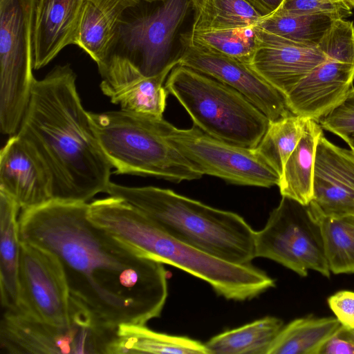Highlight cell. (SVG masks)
Returning <instances> with one entry per match:
<instances>
[{
  "label": "cell",
  "instance_id": "cell-4",
  "mask_svg": "<svg viewBox=\"0 0 354 354\" xmlns=\"http://www.w3.org/2000/svg\"><path fill=\"white\" fill-rule=\"evenodd\" d=\"M105 192L142 212L178 240L223 261L249 265L256 258L255 231L240 215L168 189L110 182Z\"/></svg>",
  "mask_w": 354,
  "mask_h": 354
},
{
  "label": "cell",
  "instance_id": "cell-34",
  "mask_svg": "<svg viewBox=\"0 0 354 354\" xmlns=\"http://www.w3.org/2000/svg\"><path fill=\"white\" fill-rule=\"evenodd\" d=\"M320 354H354V328L341 324L323 346Z\"/></svg>",
  "mask_w": 354,
  "mask_h": 354
},
{
  "label": "cell",
  "instance_id": "cell-18",
  "mask_svg": "<svg viewBox=\"0 0 354 354\" xmlns=\"http://www.w3.org/2000/svg\"><path fill=\"white\" fill-rule=\"evenodd\" d=\"M85 0H37L33 28V67L50 63L66 46L75 45Z\"/></svg>",
  "mask_w": 354,
  "mask_h": 354
},
{
  "label": "cell",
  "instance_id": "cell-22",
  "mask_svg": "<svg viewBox=\"0 0 354 354\" xmlns=\"http://www.w3.org/2000/svg\"><path fill=\"white\" fill-rule=\"evenodd\" d=\"M133 353L209 354L205 344L187 337L156 332L145 325L120 324L109 354Z\"/></svg>",
  "mask_w": 354,
  "mask_h": 354
},
{
  "label": "cell",
  "instance_id": "cell-27",
  "mask_svg": "<svg viewBox=\"0 0 354 354\" xmlns=\"http://www.w3.org/2000/svg\"><path fill=\"white\" fill-rule=\"evenodd\" d=\"M308 120L292 113L270 121L265 134L254 148L280 176L287 160L302 137Z\"/></svg>",
  "mask_w": 354,
  "mask_h": 354
},
{
  "label": "cell",
  "instance_id": "cell-37",
  "mask_svg": "<svg viewBox=\"0 0 354 354\" xmlns=\"http://www.w3.org/2000/svg\"><path fill=\"white\" fill-rule=\"evenodd\" d=\"M351 10L354 9V0H342Z\"/></svg>",
  "mask_w": 354,
  "mask_h": 354
},
{
  "label": "cell",
  "instance_id": "cell-3",
  "mask_svg": "<svg viewBox=\"0 0 354 354\" xmlns=\"http://www.w3.org/2000/svg\"><path fill=\"white\" fill-rule=\"evenodd\" d=\"M88 217L112 235L162 263L203 280L226 299H252L275 286L274 280L263 270L252 264L223 261L178 240L118 197L110 196L88 203Z\"/></svg>",
  "mask_w": 354,
  "mask_h": 354
},
{
  "label": "cell",
  "instance_id": "cell-1",
  "mask_svg": "<svg viewBox=\"0 0 354 354\" xmlns=\"http://www.w3.org/2000/svg\"><path fill=\"white\" fill-rule=\"evenodd\" d=\"M88 203L51 200L21 210L19 237L59 261L73 301L97 324L146 325L168 296L163 263L88 217Z\"/></svg>",
  "mask_w": 354,
  "mask_h": 354
},
{
  "label": "cell",
  "instance_id": "cell-7",
  "mask_svg": "<svg viewBox=\"0 0 354 354\" xmlns=\"http://www.w3.org/2000/svg\"><path fill=\"white\" fill-rule=\"evenodd\" d=\"M37 0H0V130L17 133L35 78L33 28Z\"/></svg>",
  "mask_w": 354,
  "mask_h": 354
},
{
  "label": "cell",
  "instance_id": "cell-15",
  "mask_svg": "<svg viewBox=\"0 0 354 354\" xmlns=\"http://www.w3.org/2000/svg\"><path fill=\"white\" fill-rule=\"evenodd\" d=\"M256 50L250 66L286 97L326 60L318 46L295 42L253 26Z\"/></svg>",
  "mask_w": 354,
  "mask_h": 354
},
{
  "label": "cell",
  "instance_id": "cell-24",
  "mask_svg": "<svg viewBox=\"0 0 354 354\" xmlns=\"http://www.w3.org/2000/svg\"><path fill=\"white\" fill-rule=\"evenodd\" d=\"M283 326L281 319L266 316L218 334L205 345L209 354H268Z\"/></svg>",
  "mask_w": 354,
  "mask_h": 354
},
{
  "label": "cell",
  "instance_id": "cell-2",
  "mask_svg": "<svg viewBox=\"0 0 354 354\" xmlns=\"http://www.w3.org/2000/svg\"><path fill=\"white\" fill-rule=\"evenodd\" d=\"M76 77L70 65L64 64L35 79L17 133L48 170L53 200L87 203L105 192L113 166L82 104Z\"/></svg>",
  "mask_w": 354,
  "mask_h": 354
},
{
  "label": "cell",
  "instance_id": "cell-31",
  "mask_svg": "<svg viewBox=\"0 0 354 354\" xmlns=\"http://www.w3.org/2000/svg\"><path fill=\"white\" fill-rule=\"evenodd\" d=\"M277 10L298 15H326L334 19L352 15V10L342 0H283Z\"/></svg>",
  "mask_w": 354,
  "mask_h": 354
},
{
  "label": "cell",
  "instance_id": "cell-13",
  "mask_svg": "<svg viewBox=\"0 0 354 354\" xmlns=\"http://www.w3.org/2000/svg\"><path fill=\"white\" fill-rule=\"evenodd\" d=\"M179 42V65L192 68L232 87L263 112L270 121L292 114L285 95L250 64L194 46L180 37Z\"/></svg>",
  "mask_w": 354,
  "mask_h": 354
},
{
  "label": "cell",
  "instance_id": "cell-30",
  "mask_svg": "<svg viewBox=\"0 0 354 354\" xmlns=\"http://www.w3.org/2000/svg\"><path fill=\"white\" fill-rule=\"evenodd\" d=\"M189 44L250 64L256 50L252 27L192 31L180 35Z\"/></svg>",
  "mask_w": 354,
  "mask_h": 354
},
{
  "label": "cell",
  "instance_id": "cell-6",
  "mask_svg": "<svg viewBox=\"0 0 354 354\" xmlns=\"http://www.w3.org/2000/svg\"><path fill=\"white\" fill-rule=\"evenodd\" d=\"M101 147L117 174L151 176L179 183L203 176L165 139L159 120L122 110L89 112Z\"/></svg>",
  "mask_w": 354,
  "mask_h": 354
},
{
  "label": "cell",
  "instance_id": "cell-17",
  "mask_svg": "<svg viewBox=\"0 0 354 354\" xmlns=\"http://www.w3.org/2000/svg\"><path fill=\"white\" fill-rule=\"evenodd\" d=\"M0 190L12 197L21 210L53 200L50 176L35 150L18 133L0 153Z\"/></svg>",
  "mask_w": 354,
  "mask_h": 354
},
{
  "label": "cell",
  "instance_id": "cell-33",
  "mask_svg": "<svg viewBox=\"0 0 354 354\" xmlns=\"http://www.w3.org/2000/svg\"><path fill=\"white\" fill-rule=\"evenodd\" d=\"M327 302L342 325L354 328V292L340 290L330 296Z\"/></svg>",
  "mask_w": 354,
  "mask_h": 354
},
{
  "label": "cell",
  "instance_id": "cell-16",
  "mask_svg": "<svg viewBox=\"0 0 354 354\" xmlns=\"http://www.w3.org/2000/svg\"><path fill=\"white\" fill-rule=\"evenodd\" d=\"M308 207L316 216L354 214V152L332 143L324 133L317 145Z\"/></svg>",
  "mask_w": 354,
  "mask_h": 354
},
{
  "label": "cell",
  "instance_id": "cell-38",
  "mask_svg": "<svg viewBox=\"0 0 354 354\" xmlns=\"http://www.w3.org/2000/svg\"><path fill=\"white\" fill-rule=\"evenodd\" d=\"M140 1H155V0H140Z\"/></svg>",
  "mask_w": 354,
  "mask_h": 354
},
{
  "label": "cell",
  "instance_id": "cell-32",
  "mask_svg": "<svg viewBox=\"0 0 354 354\" xmlns=\"http://www.w3.org/2000/svg\"><path fill=\"white\" fill-rule=\"evenodd\" d=\"M318 123L345 142L354 136V86L346 97Z\"/></svg>",
  "mask_w": 354,
  "mask_h": 354
},
{
  "label": "cell",
  "instance_id": "cell-20",
  "mask_svg": "<svg viewBox=\"0 0 354 354\" xmlns=\"http://www.w3.org/2000/svg\"><path fill=\"white\" fill-rule=\"evenodd\" d=\"M20 209L12 197L0 190V290L4 310L16 311L19 304Z\"/></svg>",
  "mask_w": 354,
  "mask_h": 354
},
{
  "label": "cell",
  "instance_id": "cell-23",
  "mask_svg": "<svg viewBox=\"0 0 354 354\" xmlns=\"http://www.w3.org/2000/svg\"><path fill=\"white\" fill-rule=\"evenodd\" d=\"M340 325L335 317L308 315L295 319L282 327L268 354H320Z\"/></svg>",
  "mask_w": 354,
  "mask_h": 354
},
{
  "label": "cell",
  "instance_id": "cell-36",
  "mask_svg": "<svg viewBox=\"0 0 354 354\" xmlns=\"http://www.w3.org/2000/svg\"><path fill=\"white\" fill-rule=\"evenodd\" d=\"M346 142L350 147V149L354 152V136L348 138Z\"/></svg>",
  "mask_w": 354,
  "mask_h": 354
},
{
  "label": "cell",
  "instance_id": "cell-14",
  "mask_svg": "<svg viewBox=\"0 0 354 354\" xmlns=\"http://www.w3.org/2000/svg\"><path fill=\"white\" fill-rule=\"evenodd\" d=\"M321 50L326 60L286 95L292 113L317 122L346 97L354 81L353 52L331 44Z\"/></svg>",
  "mask_w": 354,
  "mask_h": 354
},
{
  "label": "cell",
  "instance_id": "cell-12",
  "mask_svg": "<svg viewBox=\"0 0 354 354\" xmlns=\"http://www.w3.org/2000/svg\"><path fill=\"white\" fill-rule=\"evenodd\" d=\"M19 281L17 312L56 325L93 319L72 299L62 267L50 252L21 242Z\"/></svg>",
  "mask_w": 354,
  "mask_h": 354
},
{
  "label": "cell",
  "instance_id": "cell-21",
  "mask_svg": "<svg viewBox=\"0 0 354 354\" xmlns=\"http://www.w3.org/2000/svg\"><path fill=\"white\" fill-rule=\"evenodd\" d=\"M318 122L308 120L304 133L287 160L280 176V194L308 205L313 195L314 165L318 140L323 134Z\"/></svg>",
  "mask_w": 354,
  "mask_h": 354
},
{
  "label": "cell",
  "instance_id": "cell-28",
  "mask_svg": "<svg viewBox=\"0 0 354 354\" xmlns=\"http://www.w3.org/2000/svg\"><path fill=\"white\" fill-rule=\"evenodd\" d=\"M174 67L139 80L110 98L111 102L119 105L124 111L155 119L163 118L168 93L163 83Z\"/></svg>",
  "mask_w": 354,
  "mask_h": 354
},
{
  "label": "cell",
  "instance_id": "cell-19",
  "mask_svg": "<svg viewBox=\"0 0 354 354\" xmlns=\"http://www.w3.org/2000/svg\"><path fill=\"white\" fill-rule=\"evenodd\" d=\"M140 0H85L76 42L100 65L111 55L117 42L124 12Z\"/></svg>",
  "mask_w": 354,
  "mask_h": 354
},
{
  "label": "cell",
  "instance_id": "cell-11",
  "mask_svg": "<svg viewBox=\"0 0 354 354\" xmlns=\"http://www.w3.org/2000/svg\"><path fill=\"white\" fill-rule=\"evenodd\" d=\"M116 332L92 319L56 325L4 310L0 348L6 354H109Z\"/></svg>",
  "mask_w": 354,
  "mask_h": 354
},
{
  "label": "cell",
  "instance_id": "cell-5",
  "mask_svg": "<svg viewBox=\"0 0 354 354\" xmlns=\"http://www.w3.org/2000/svg\"><path fill=\"white\" fill-rule=\"evenodd\" d=\"M205 133L231 144L254 149L270 120L232 87L189 67L178 64L165 84Z\"/></svg>",
  "mask_w": 354,
  "mask_h": 354
},
{
  "label": "cell",
  "instance_id": "cell-35",
  "mask_svg": "<svg viewBox=\"0 0 354 354\" xmlns=\"http://www.w3.org/2000/svg\"><path fill=\"white\" fill-rule=\"evenodd\" d=\"M262 17L270 15L281 6L283 0H245Z\"/></svg>",
  "mask_w": 354,
  "mask_h": 354
},
{
  "label": "cell",
  "instance_id": "cell-25",
  "mask_svg": "<svg viewBox=\"0 0 354 354\" xmlns=\"http://www.w3.org/2000/svg\"><path fill=\"white\" fill-rule=\"evenodd\" d=\"M194 11L192 31L244 28L262 17L245 0H190Z\"/></svg>",
  "mask_w": 354,
  "mask_h": 354
},
{
  "label": "cell",
  "instance_id": "cell-29",
  "mask_svg": "<svg viewBox=\"0 0 354 354\" xmlns=\"http://www.w3.org/2000/svg\"><path fill=\"white\" fill-rule=\"evenodd\" d=\"M334 19L322 15H298L275 10L254 26L288 40L317 46Z\"/></svg>",
  "mask_w": 354,
  "mask_h": 354
},
{
  "label": "cell",
  "instance_id": "cell-10",
  "mask_svg": "<svg viewBox=\"0 0 354 354\" xmlns=\"http://www.w3.org/2000/svg\"><path fill=\"white\" fill-rule=\"evenodd\" d=\"M145 3L133 17L121 20L116 44L122 47L113 53L127 57L142 77H149L179 64L174 43L192 6L190 0Z\"/></svg>",
  "mask_w": 354,
  "mask_h": 354
},
{
  "label": "cell",
  "instance_id": "cell-26",
  "mask_svg": "<svg viewBox=\"0 0 354 354\" xmlns=\"http://www.w3.org/2000/svg\"><path fill=\"white\" fill-rule=\"evenodd\" d=\"M314 216L320 227L330 272L335 274L354 273V214Z\"/></svg>",
  "mask_w": 354,
  "mask_h": 354
},
{
  "label": "cell",
  "instance_id": "cell-8",
  "mask_svg": "<svg viewBox=\"0 0 354 354\" xmlns=\"http://www.w3.org/2000/svg\"><path fill=\"white\" fill-rule=\"evenodd\" d=\"M255 257L268 259L305 277L308 270L329 278L320 227L308 205L282 196L264 227L255 231Z\"/></svg>",
  "mask_w": 354,
  "mask_h": 354
},
{
  "label": "cell",
  "instance_id": "cell-9",
  "mask_svg": "<svg viewBox=\"0 0 354 354\" xmlns=\"http://www.w3.org/2000/svg\"><path fill=\"white\" fill-rule=\"evenodd\" d=\"M158 124L165 139L201 175L240 185L278 186L280 176L254 149L217 139L194 124L189 129H178L164 118Z\"/></svg>",
  "mask_w": 354,
  "mask_h": 354
}]
</instances>
